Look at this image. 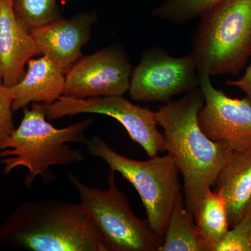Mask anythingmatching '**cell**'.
<instances>
[{
    "label": "cell",
    "mask_w": 251,
    "mask_h": 251,
    "mask_svg": "<svg viewBox=\"0 0 251 251\" xmlns=\"http://www.w3.org/2000/svg\"><path fill=\"white\" fill-rule=\"evenodd\" d=\"M201 18L191 38L198 74L237 75L251 57V0H221Z\"/></svg>",
    "instance_id": "4"
},
{
    "label": "cell",
    "mask_w": 251,
    "mask_h": 251,
    "mask_svg": "<svg viewBox=\"0 0 251 251\" xmlns=\"http://www.w3.org/2000/svg\"><path fill=\"white\" fill-rule=\"evenodd\" d=\"M221 0H164L153 9L151 15L158 19L179 26L201 17Z\"/></svg>",
    "instance_id": "18"
},
{
    "label": "cell",
    "mask_w": 251,
    "mask_h": 251,
    "mask_svg": "<svg viewBox=\"0 0 251 251\" xmlns=\"http://www.w3.org/2000/svg\"><path fill=\"white\" fill-rule=\"evenodd\" d=\"M204 104L198 114L203 133L233 151L251 149V101L232 99L216 89L207 74H199Z\"/></svg>",
    "instance_id": "10"
},
{
    "label": "cell",
    "mask_w": 251,
    "mask_h": 251,
    "mask_svg": "<svg viewBox=\"0 0 251 251\" xmlns=\"http://www.w3.org/2000/svg\"><path fill=\"white\" fill-rule=\"evenodd\" d=\"M61 1H64V2H67V1H68V0H61Z\"/></svg>",
    "instance_id": "23"
},
{
    "label": "cell",
    "mask_w": 251,
    "mask_h": 251,
    "mask_svg": "<svg viewBox=\"0 0 251 251\" xmlns=\"http://www.w3.org/2000/svg\"><path fill=\"white\" fill-rule=\"evenodd\" d=\"M0 241L31 251H107L81 202L65 201L23 203L0 226Z\"/></svg>",
    "instance_id": "2"
},
{
    "label": "cell",
    "mask_w": 251,
    "mask_h": 251,
    "mask_svg": "<svg viewBox=\"0 0 251 251\" xmlns=\"http://www.w3.org/2000/svg\"><path fill=\"white\" fill-rule=\"evenodd\" d=\"M13 96L9 87L0 85V142L14 131L13 122Z\"/></svg>",
    "instance_id": "20"
},
{
    "label": "cell",
    "mask_w": 251,
    "mask_h": 251,
    "mask_svg": "<svg viewBox=\"0 0 251 251\" xmlns=\"http://www.w3.org/2000/svg\"><path fill=\"white\" fill-rule=\"evenodd\" d=\"M199 86L191 52L173 57L164 48L154 46L143 51L138 65L133 68L128 92L135 101L166 104Z\"/></svg>",
    "instance_id": "7"
},
{
    "label": "cell",
    "mask_w": 251,
    "mask_h": 251,
    "mask_svg": "<svg viewBox=\"0 0 251 251\" xmlns=\"http://www.w3.org/2000/svg\"><path fill=\"white\" fill-rule=\"evenodd\" d=\"M132 67L126 51L116 44L82 56L65 75L63 95L75 99L123 96L129 89Z\"/></svg>",
    "instance_id": "9"
},
{
    "label": "cell",
    "mask_w": 251,
    "mask_h": 251,
    "mask_svg": "<svg viewBox=\"0 0 251 251\" xmlns=\"http://www.w3.org/2000/svg\"><path fill=\"white\" fill-rule=\"evenodd\" d=\"M66 73L53 59L46 55L29 59L24 76L9 87L14 111L31 103L51 104L63 95Z\"/></svg>",
    "instance_id": "13"
},
{
    "label": "cell",
    "mask_w": 251,
    "mask_h": 251,
    "mask_svg": "<svg viewBox=\"0 0 251 251\" xmlns=\"http://www.w3.org/2000/svg\"><path fill=\"white\" fill-rule=\"evenodd\" d=\"M39 54L31 33L18 21L11 0H0V72L2 84L11 87L25 74L29 59Z\"/></svg>",
    "instance_id": "12"
},
{
    "label": "cell",
    "mask_w": 251,
    "mask_h": 251,
    "mask_svg": "<svg viewBox=\"0 0 251 251\" xmlns=\"http://www.w3.org/2000/svg\"><path fill=\"white\" fill-rule=\"evenodd\" d=\"M204 104L199 87L179 100L163 104L155 112L158 125L163 129L166 151L173 157L182 175L185 205L193 213L200 200L215 185L234 153L201 130L198 114Z\"/></svg>",
    "instance_id": "1"
},
{
    "label": "cell",
    "mask_w": 251,
    "mask_h": 251,
    "mask_svg": "<svg viewBox=\"0 0 251 251\" xmlns=\"http://www.w3.org/2000/svg\"><path fill=\"white\" fill-rule=\"evenodd\" d=\"M215 185L214 191L226 202L231 228L251 209V149L234 151Z\"/></svg>",
    "instance_id": "14"
},
{
    "label": "cell",
    "mask_w": 251,
    "mask_h": 251,
    "mask_svg": "<svg viewBox=\"0 0 251 251\" xmlns=\"http://www.w3.org/2000/svg\"><path fill=\"white\" fill-rule=\"evenodd\" d=\"M158 251H206L193 213L186 207L181 193L175 202Z\"/></svg>",
    "instance_id": "15"
},
{
    "label": "cell",
    "mask_w": 251,
    "mask_h": 251,
    "mask_svg": "<svg viewBox=\"0 0 251 251\" xmlns=\"http://www.w3.org/2000/svg\"><path fill=\"white\" fill-rule=\"evenodd\" d=\"M23 117L9 138L0 142V163L5 174L19 168H27L23 184L30 188L37 176L49 182L53 176L50 168L66 166L84 161L79 150L68 143L87 144L85 132L94 119L87 118L63 128L47 121L40 103L31 104L30 110L23 109Z\"/></svg>",
    "instance_id": "3"
},
{
    "label": "cell",
    "mask_w": 251,
    "mask_h": 251,
    "mask_svg": "<svg viewBox=\"0 0 251 251\" xmlns=\"http://www.w3.org/2000/svg\"><path fill=\"white\" fill-rule=\"evenodd\" d=\"M2 78H1V72H0V85H2Z\"/></svg>",
    "instance_id": "22"
},
{
    "label": "cell",
    "mask_w": 251,
    "mask_h": 251,
    "mask_svg": "<svg viewBox=\"0 0 251 251\" xmlns=\"http://www.w3.org/2000/svg\"><path fill=\"white\" fill-rule=\"evenodd\" d=\"M87 151L100 158L133 185L141 198L150 226L164 237L175 202L181 193L179 171L170 153L150 157L148 161L132 159L117 153L100 137L86 144Z\"/></svg>",
    "instance_id": "5"
},
{
    "label": "cell",
    "mask_w": 251,
    "mask_h": 251,
    "mask_svg": "<svg viewBox=\"0 0 251 251\" xmlns=\"http://www.w3.org/2000/svg\"><path fill=\"white\" fill-rule=\"evenodd\" d=\"M226 85L240 89L246 94L251 101V64L247 68L245 74L241 78L237 80H227L226 82Z\"/></svg>",
    "instance_id": "21"
},
{
    "label": "cell",
    "mask_w": 251,
    "mask_h": 251,
    "mask_svg": "<svg viewBox=\"0 0 251 251\" xmlns=\"http://www.w3.org/2000/svg\"><path fill=\"white\" fill-rule=\"evenodd\" d=\"M98 19L96 13H81L69 19L59 18L30 33L39 54L53 59L67 73L82 57L81 50Z\"/></svg>",
    "instance_id": "11"
},
{
    "label": "cell",
    "mask_w": 251,
    "mask_h": 251,
    "mask_svg": "<svg viewBox=\"0 0 251 251\" xmlns=\"http://www.w3.org/2000/svg\"><path fill=\"white\" fill-rule=\"evenodd\" d=\"M214 251H251V209L228 229Z\"/></svg>",
    "instance_id": "19"
},
{
    "label": "cell",
    "mask_w": 251,
    "mask_h": 251,
    "mask_svg": "<svg viewBox=\"0 0 251 251\" xmlns=\"http://www.w3.org/2000/svg\"><path fill=\"white\" fill-rule=\"evenodd\" d=\"M195 222L206 251H214L229 228L226 202L216 191L209 190L193 213Z\"/></svg>",
    "instance_id": "16"
},
{
    "label": "cell",
    "mask_w": 251,
    "mask_h": 251,
    "mask_svg": "<svg viewBox=\"0 0 251 251\" xmlns=\"http://www.w3.org/2000/svg\"><path fill=\"white\" fill-rule=\"evenodd\" d=\"M49 120L80 114H99L116 120L133 141L145 150L148 156L166 151L164 135L157 128L155 112L132 103L123 96L75 99L59 97L51 104L40 103Z\"/></svg>",
    "instance_id": "8"
},
{
    "label": "cell",
    "mask_w": 251,
    "mask_h": 251,
    "mask_svg": "<svg viewBox=\"0 0 251 251\" xmlns=\"http://www.w3.org/2000/svg\"><path fill=\"white\" fill-rule=\"evenodd\" d=\"M58 0H11L18 21L31 32L61 18Z\"/></svg>",
    "instance_id": "17"
},
{
    "label": "cell",
    "mask_w": 251,
    "mask_h": 251,
    "mask_svg": "<svg viewBox=\"0 0 251 251\" xmlns=\"http://www.w3.org/2000/svg\"><path fill=\"white\" fill-rule=\"evenodd\" d=\"M115 173H109L105 190L85 184L72 173H68V176L107 251H159L163 238L155 233L148 219H138L133 214L125 193L117 186Z\"/></svg>",
    "instance_id": "6"
}]
</instances>
